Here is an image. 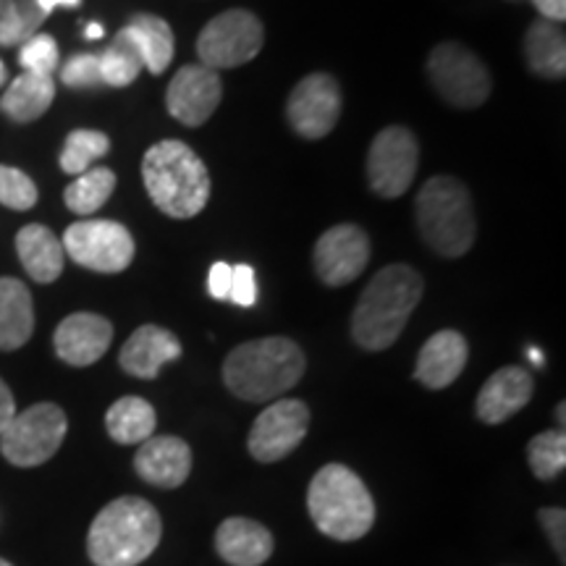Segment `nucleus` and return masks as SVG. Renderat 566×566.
Listing matches in <instances>:
<instances>
[{
	"label": "nucleus",
	"mask_w": 566,
	"mask_h": 566,
	"mask_svg": "<svg viewBox=\"0 0 566 566\" xmlns=\"http://www.w3.org/2000/svg\"><path fill=\"white\" fill-rule=\"evenodd\" d=\"M424 292L422 275L405 263L375 273L352 315V338L367 352L396 344Z\"/></svg>",
	"instance_id": "1"
},
{
	"label": "nucleus",
	"mask_w": 566,
	"mask_h": 566,
	"mask_svg": "<svg viewBox=\"0 0 566 566\" xmlns=\"http://www.w3.org/2000/svg\"><path fill=\"white\" fill-rule=\"evenodd\" d=\"M304 367L307 359L292 338H258L231 349L223 363V384L239 399L265 405L300 384Z\"/></svg>",
	"instance_id": "2"
},
{
	"label": "nucleus",
	"mask_w": 566,
	"mask_h": 566,
	"mask_svg": "<svg viewBox=\"0 0 566 566\" xmlns=\"http://www.w3.org/2000/svg\"><path fill=\"white\" fill-rule=\"evenodd\" d=\"M142 179L150 200L168 218H195L210 200V174L192 147L163 139L145 153Z\"/></svg>",
	"instance_id": "3"
},
{
	"label": "nucleus",
	"mask_w": 566,
	"mask_h": 566,
	"mask_svg": "<svg viewBox=\"0 0 566 566\" xmlns=\"http://www.w3.org/2000/svg\"><path fill=\"white\" fill-rule=\"evenodd\" d=\"M160 535L158 509L137 495H124L95 516L87 535V554L95 566H137L153 556Z\"/></svg>",
	"instance_id": "4"
},
{
	"label": "nucleus",
	"mask_w": 566,
	"mask_h": 566,
	"mask_svg": "<svg viewBox=\"0 0 566 566\" xmlns=\"http://www.w3.org/2000/svg\"><path fill=\"white\" fill-rule=\"evenodd\" d=\"M315 527L334 541L352 543L373 530L375 504L367 485L344 464H325L307 491Z\"/></svg>",
	"instance_id": "5"
},
{
	"label": "nucleus",
	"mask_w": 566,
	"mask_h": 566,
	"mask_svg": "<svg viewBox=\"0 0 566 566\" xmlns=\"http://www.w3.org/2000/svg\"><path fill=\"white\" fill-rule=\"evenodd\" d=\"M424 244L443 258H462L475 244V210L470 189L454 176H433L415 200Z\"/></svg>",
	"instance_id": "6"
},
{
	"label": "nucleus",
	"mask_w": 566,
	"mask_h": 566,
	"mask_svg": "<svg viewBox=\"0 0 566 566\" xmlns=\"http://www.w3.org/2000/svg\"><path fill=\"white\" fill-rule=\"evenodd\" d=\"M69 420L59 405H34L13 415L0 433V454L13 467H40L53 459L66 438Z\"/></svg>",
	"instance_id": "7"
},
{
	"label": "nucleus",
	"mask_w": 566,
	"mask_h": 566,
	"mask_svg": "<svg viewBox=\"0 0 566 566\" xmlns=\"http://www.w3.org/2000/svg\"><path fill=\"white\" fill-rule=\"evenodd\" d=\"M428 76L438 95L454 108H480L493 90L485 63L459 42H443L430 53Z\"/></svg>",
	"instance_id": "8"
},
{
	"label": "nucleus",
	"mask_w": 566,
	"mask_h": 566,
	"mask_svg": "<svg viewBox=\"0 0 566 566\" xmlns=\"http://www.w3.org/2000/svg\"><path fill=\"white\" fill-rule=\"evenodd\" d=\"M263 21L247 9H231L205 24L197 38L200 63L212 71L237 69L263 51Z\"/></svg>",
	"instance_id": "9"
},
{
	"label": "nucleus",
	"mask_w": 566,
	"mask_h": 566,
	"mask_svg": "<svg viewBox=\"0 0 566 566\" xmlns=\"http://www.w3.org/2000/svg\"><path fill=\"white\" fill-rule=\"evenodd\" d=\"M63 252L95 273H122L134 260V237L116 221H80L63 233Z\"/></svg>",
	"instance_id": "10"
},
{
	"label": "nucleus",
	"mask_w": 566,
	"mask_h": 566,
	"mask_svg": "<svg viewBox=\"0 0 566 566\" xmlns=\"http://www.w3.org/2000/svg\"><path fill=\"white\" fill-rule=\"evenodd\" d=\"M417 166H420V147L415 134L405 126H388L367 150V181L373 192L386 200L401 197L412 187Z\"/></svg>",
	"instance_id": "11"
},
{
	"label": "nucleus",
	"mask_w": 566,
	"mask_h": 566,
	"mask_svg": "<svg viewBox=\"0 0 566 566\" xmlns=\"http://www.w3.org/2000/svg\"><path fill=\"white\" fill-rule=\"evenodd\" d=\"M310 428V409L300 399H279L265 407L250 430V454L271 464L289 457L304 441Z\"/></svg>",
	"instance_id": "12"
},
{
	"label": "nucleus",
	"mask_w": 566,
	"mask_h": 566,
	"mask_svg": "<svg viewBox=\"0 0 566 566\" xmlns=\"http://www.w3.org/2000/svg\"><path fill=\"white\" fill-rule=\"evenodd\" d=\"M286 118L304 139H323L342 118V87L331 74H310L289 95Z\"/></svg>",
	"instance_id": "13"
},
{
	"label": "nucleus",
	"mask_w": 566,
	"mask_h": 566,
	"mask_svg": "<svg viewBox=\"0 0 566 566\" xmlns=\"http://www.w3.org/2000/svg\"><path fill=\"white\" fill-rule=\"evenodd\" d=\"M370 260V239L354 223H338L317 239L315 271L325 286H346L359 279Z\"/></svg>",
	"instance_id": "14"
},
{
	"label": "nucleus",
	"mask_w": 566,
	"mask_h": 566,
	"mask_svg": "<svg viewBox=\"0 0 566 566\" xmlns=\"http://www.w3.org/2000/svg\"><path fill=\"white\" fill-rule=\"evenodd\" d=\"M223 97V82L218 71L202 63H192L176 71L168 84L166 105L168 113L184 126H202L218 111Z\"/></svg>",
	"instance_id": "15"
},
{
	"label": "nucleus",
	"mask_w": 566,
	"mask_h": 566,
	"mask_svg": "<svg viewBox=\"0 0 566 566\" xmlns=\"http://www.w3.org/2000/svg\"><path fill=\"white\" fill-rule=\"evenodd\" d=\"M113 325L103 315L74 313L55 328V354L71 367H90L111 349Z\"/></svg>",
	"instance_id": "16"
},
{
	"label": "nucleus",
	"mask_w": 566,
	"mask_h": 566,
	"mask_svg": "<svg viewBox=\"0 0 566 566\" xmlns=\"http://www.w3.org/2000/svg\"><path fill=\"white\" fill-rule=\"evenodd\" d=\"M134 470L150 485L179 488L192 472V449L176 436H153L139 446Z\"/></svg>",
	"instance_id": "17"
},
{
	"label": "nucleus",
	"mask_w": 566,
	"mask_h": 566,
	"mask_svg": "<svg viewBox=\"0 0 566 566\" xmlns=\"http://www.w3.org/2000/svg\"><path fill=\"white\" fill-rule=\"evenodd\" d=\"M533 391V375L527 370H522V367H501L480 388L475 412L488 424H501L520 412L522 407L530 405Z\"/></svg>",
	"instance_id": "18"
},
{
	"label": "nucleus",
	"mask_w": 566,
	"mask_h": 566,
	"mask_svg": "<svg viewBox=\"0 0 566 566\" xmlns=\"http://www.w3.org/2000/svg\"><path fill=\"white\" fill-rule=\"evenodd\" d=\"M467 357H470V346L467 338L457 331H438L422 344L420 354H417L415 378L420 380L424 388H441L451 386L462 375L467 367Z\"/></svg>",
	"instance_id": "19"
},
{
	"label": "nucleus",
	"mask_w": 566,
	"mask_h": 566,
	"mask_svg": "<svg viewBox=\"0 0 566 566\" xmlns=\"http://www.w3.org/2000/svg\"><path fill=\"white\" fill-rule=\"evenodd\" d=\"M181 357V342L168 328L160 325H142L134 331L129 342L122 346L118 363L134 378L153 380L158 378L163 365Z\"/></svg>",
	"instance_id": "20"
},
{
	"label": "nucleus",
	"mask_w": 566,
	"mask_h": 566,
	"mask_svg": "<svg viewBox=\"0 0 566 566\" xmlns=\"http://www.w3.org/2000/svg\"><path fill=\"white\" fill-rule=\"evenodd\" d=\"M216 551L231 566H260L273 556V535L260 522L231 516L218 527Z\"/></svg>",
	"instance_id": "21"
},
{
	"label": "nucleus",
	"mask_w": 566,
	"mask_h": 566,
	"mask_svg": "<svg viewBox=\"0 0 566 566\" xmlns=\"http://www.w3.org/2000/svg\"><path fill=\"white\" fill-rule=\"evenodd\" d=\"M17 252L32 281L53 283L63 273L66 252L55 233L42 223H30L17 233Z\"/></svg>",
	"instance_id": "22"
},
{
	"label": "nucleus",
	"mask_w": 566,
	"mask_h": 566,
	"mask_svg": "<svg viewBox=\"0 0 566 566\" xmlns=\"http://www.w3.org/2000/svg\"><path fill=\"white\" fill-rule=\"evenodd\" d=\"M32 294L19 279H0V349H21L32 338Z\"/></svg>",
	"instance_id": "23"
},
{
	"label": "nucleus",
	"mask_w": 566,
	"mask_h": 566,
	"mask_svg": "<svg viewBox=\"0 0 566 566\" xmlns=\"http://www.w3.org/2000/svg\"><path fill=\"white\" fill-rule=\"evenodd\" d=\"M55 84L53 76L40 74H21L6 87L3 97H0V111L11 118V122L30 124L38 122L42 113L53 105Z\"/></svg>",
	"instance_id": "24"
},
{
	"label": "nucleus",
	"mask_w": 566,
	"mask_h": 566,
	"mask_svg": "<svg viewBox=\"0 0 566 566\" xmlns=\"http://www.w3.org/2000/svg\"><path fill=\"white\" fill-rule=\"evenodd\" d=\"M124 30L129 32V38L134 40V45H137L142 61H145V69L150 71V74L160 76L163 71L171 66L176 45L174 32L166 19L155 17V13H134Z\"/></svg>",
	"instance_id": "25"
},
{
	"label": "nucleus",
	"mask_w": 566,
	"mask_h": 566,
	"mask_svg": "<svg viewBox=\"0 0 566 566\" xmlns=\"http://www.w3.org/2000/svg\"><path fill=\"white\" fill-rule=\"evenodd\" d=\"M525 59L533 74L546 80H564L566 74V38L554 21H535L525 38Z\"/></svg>",
	"instance_id": "26"
},
{
	"label": "nucleus",
	"mask_w": 566,
	"mask_h": 566,
	"mask_svg": "<svg viewBox=\"0 0 566 566\" xmlns=\"http://www.w3.org/2000/svg\"><path fill=\"white\" fill-rule=\"evenodd\" d=\"M155 424H158V415L150 401L139 399V396H124L105 415L108 436L124 446L145 443L147 438H153Z\"/></svg>",
	"instance_id": "27"
},
{
	"label": "nucleus",
	"mask_w": 566,
	"mask_h": 566,
	"mask_svg": "<svg viewBox=\"0 0 566 566\" xmlns=\"http://www.w3.org/2000/svg\"><path fill=\"white\" fill-rule=\"evenodd\" d=\"M113 189H116V174L105 166H95L69 184L63 200H66V208L76 212V216H92V212H97L111 200Z\"/></svg>",
	"instance_id": "28"
},
{
	"label": "nucleus",
	"mask_w": 566,
	"mask_h": 566,
	"mask_svg": "<svg viewBox=\"0 0 566 566\" xmlns=\"http://www.w3.org/2000/svg\"><path fill=\"white\" fill-rule=\"evenodd\" d=\"M97 59H101L103 84H108V87H129L145 71V61H142L137 45L126 30L118 32L116 40L103 53H97Z\"/></svg>",
	"instance_id": "29"
},
{
	"label": "nucleus",
	"mask_w": 566,
	"mask_h": 566,
	"mask_svg": "<svg viewBox=\"0 0 566 566\" xmlns=\"http://www.w3.org/2000/svg\"><path fill=\"white\" fill-rule=\"evenodd\" d=\"M108 150H111V139L105 137L103 132H95V129L71 132L61 153L63 174L82 176L84 171H90L92 163L101 160L103 155H108Z\"/></svg>",
	"instance_id": "30"
},
{
	"label": "nucleus",
	"mask_w": 566,
	"mask_h": 566,
	"mask_svg": "<svg viewBox=\"0 0 566 566\" xmlns=\"http://www.w3.org/2000/svg\"><path fill=\"white\" fill-rule=\"evenodd\" d=\"M527 462L535 478L554 480L566 467V436L564 430H546L535 436L527 446Z\"/></svg>",
	"instance_id": "31"
},
{
	"label": "nucleus",
	"mask_w": 566,
	"mask_h": 566,
	"mask_svg": "<svg viewBox=\"0 0 566 566\" xmlns=\"http://www.w3.org/2000/svg\"><path fill=\"white\" fill-rule=\"evenodd\" d=\"M19 63L27 74L53 76L59 69V42L51 34L38 32L19 45Z\"/></svg>",
	"instance_id": "32"
},
{
	"label": "nucleus",
	"mask_w": 566,
	"mask_h": 566,
	"mask_svg": "<svg viewBox=\"0 0 566 566\" xmlns=\"http://www.w3.org/2000/svg\"><path fill=\"white\" fill-rule=\"evenodd\" d=\"M0 202L11 210H32L38 205V187L19 168L0 166Z\"/></svg>",
	"instance_id": "33"
},
{
	"label": "nucleus",
	"mask_w": 566,
	"mask_h": 566,
	"mask_svg": "<svg viewBox=\"0 0 566 566\" xmlns=\"http://www.w3.org/2000/svg\"><path fill=\"white\" fill-rule=\"evenodd\" d=\"M61 82L71 90H95L103 84L97 53H76L63 63Z\"/></svg>",
	"instance_id": "34"
},
{
	"label": "nucleus",
	"mask_w": 566,
	"mask_h": 566,
	"mask_svg": "<svg viewBox=\"0 0 566 566\" xmlns=\"http://www.w3.org/2000/svg\"><path fill=\"white\" fill-rule=\"evenodd\" d=\"M229 302L237 304V307H252L258 302V279H254L252 265H233Z\"/></svg>",
	"instance_id": "35"
},
{
	"label": "nucleus",
	"mask_w": 566,
	"mask_h": 566,
	"mask_svg": "<svg viewBox=\"0 0 566 566\" xmlns=\"http://www.w3.org/2000/svg\"><path fill=\"white\" fill-rule=\"evenodd\" d=\"M27 40L17 0H0V48L21 45Z\"/></svg>",
	"instance_id": "36"
},
{
	"label": "nucleus",
	"mask_w": 566,
	"mask_h": 566,
	"mask_svg": "<svg viewBox=\"0 0 566 566\" xmlns=\"http://www.w3.org/2000/svg\"><path fill=\"white\" fill-rule=\"evenodd\" d=\"M541 525L546 530L551 546L558 554V558H566V514L564 509H541Z\"/></svg>",
	"instance_id": "37"
},
{
	"label": "nucleus",
	"mask_w": 566,
	"mask_h": 566,
	"mask_svg": "<svg viewBox=\"0 0 566 566\" xmlns=\"http://www.w3.org/2000/svg\"><path fill=\"white\" fill-rule=\"evenodd\" d=\"M231 273H233V265L212 263L210 273H208V292H210L212 300H229Z\"/></svg>",
	"instance_id": "38"
},
{
	"label": "nucleus",
	"mask_w": 566,
	"mask_h": 566,
	"mask_svg": "<svg viewBox=\"0 0 566 566\" xmlns=\"http://www.w3.org/2000/svg\"><path fill=\"white\" fill-rule=\"evenodd\" d=\"M17 9H19V17H21V24H24V32H27V40L32 38V34L40 32V27L45 24V13L40 11L38 0H17Z\"/></svg>",
	"instance_id": "39"
},
{
	"label": "nucleus",
	"mask_w": 566,
	"mask_h": 566,
	"mask_svg": "<svg viewBox=\"0 0 566 566\" xmlns=\"http://www.w3.org/2000/svg\"><path fill=\"white\" fill-rule=\"evenodd\" d=\"M13 415H17V401H13V394L11 388L0 380V433H3L6 428H9V422L13 420Z\"/></svg>",
	"instance_id": "40"
},
{
	"label": "nucleus",
	"mask_w": 566,
	"mask_h": 566,
	"mask_svg": "<svg viewBox=\"0 0 566 566\" xmlns=\"http://www.w3.org/2000/svg\"><path fill=\"white\" fill-rule=\"evenodd\" d=\"M535 9L543 13V19L554 21V24H562L566 19V0H533Z\"/></svg>",
	"instance_id": "41"
},
{
	"label": "nucleus",
	"mask_w": 566,
	"mask_h": 566,
	"mask_svg": "<svg viewBox=\"0 0 566 566\" xmlns=\"http://www.w3.org/2000/svg\"><path fill=\"white\" fill-rule=\"evenodd\" d=\"M80 3H82V0H38L40 11L45 13V17H51V13L59 9V6H69V9H76Z\"/></svg>",
	"instance_id": "42"
},
{
	"label": "nucleus",
	"mask_w": 566,
	"mask_h": 566,
	"mask_svg": "<svg viewBox=\"0 0 566 566\" xmlns=\"http://www.w3.org/2000/svg\"><path fill=\"white\" fill-rule=\"evenodd\" d=\"M84 38H87V40H101L103 38V27L101 24H87V30H84Z\"/></svg>",
	"instance_id": "43"
},
{
	"label": "nucleus",
	"mask_w": 566,
	"mask_h": 566,
	"mask_svg": "<svg viewBox=\"0 0 566 566\" xmlns=\"http://www.w3.org/2000/svg\"><path fill=\"white\" fill-rule=\"evenodd\" d=\"M556 417H558V430H564V422H566V405H564V401L556 407Z\"/></svg>",
	"instance_id": "44"
},
{
	"label": "nucleus",
	"mask_w": 566,
	"mask_h": 566,
	"mask_svg": "<svg viewBox=\"0 0 566 566\" xmlns=\"http://www.w3.org/2000/svg\"><path fill=\"white\" fill-rule=\"evenodd\" d=\"M6 80H9V71H6V63L0 61V87H3Z\"/></svg>",
	"instance_id": "45"
},
{
	"label": "nucleus",
	"mask_w": 566,
	"mask_h": 566,
	"mask_svg": "<svg viewBox=\"0 0 566 566\" xmlns=\"http://www.w3.org/2000/svg\"><path fill=\"white\" fill-rule=\"evenodd\" d=\"M0 566H13V564H9V562H6V558H0Z\"/></svg>",
	"instance_id": "46"
}]
</instances>
